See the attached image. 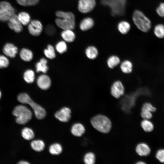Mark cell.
<instances>
[{
    "mask_svg": "<svg viewBox=\"0 0 164 164\" xmlns=\"http://www.w3.org/2000/svg\"><path fill=\"white\" fill-rule=\"evenodd\" d=\"M84 161L86 164H94L95 162V156L92 152L87 153L84 155Z\"/></svg>",
    "mask_w": 164,
    "mask_h": 164,
    "instance_id": "cell-33",
    "label": "cell"
},
{
    "mask_svg": "<svg viewBox=\"0 0 164 164\" xmlns=\"http://www.w3.org/2000/svg\"><path fill=\"white\" fill-rule=\"evenodd\" d=\"M156 12L160 17H164V2L160 4L156 9Z\"/></svg>",
    "mask_w": 164,
    "mask_h": 164,
    "instance_id": "cell-40",
    "label": "cell"
},
{
    "mask_svg": "<svg viewBox=\"0 0 164 164\" xmlns=\"http://www.w3.org/2000/svg\"><path fill=\"white\" fill-rule=\"evenodd\" d=\"M1 91H0V99L1 97Z\"/></svg>",
    "mask_w": 164,
    "mask_h": 164,
    "instance_id": "cell-44",
    "label": "cell"
},
{
    "mask_svg": "<svg viewBox=\"0 0 164 164\" xmlns=\"http://www.w3.org/2000/svg\"><path fill=\"white\" fill-rule=\"evenodd\" d=\"M136 164H145L146 163L142 161H138L136 163Z\"/></svg>",
    "mask_w": 164,
    "mask_h": 164,
    "instance_id": "cell-43",
    "label": "cell"
},
{
    "mask_svg": "<svg viewBox=\"0 0 164 164\" xmlns=\"http://www.w3.org/2000/svg\"><path fill=\"white\" fill-rule=\"evenodd\" d=\"M154 32L157 38L159 39L164 38V25L162 24L156 25L154 28Z\"/></svg>",
    "mask_w": 164,
    "mask_h": 164,
    "instance_id": "cell-28",
    "label": "cell"
},
{
    "mask_svg": "<svg viewBox=\"0 0 164 164\" xmlns=\"http://www.w3.org/2000/svg\"><path fill=\"white\" fill-rule=\"evenodd\" d=\"M50 152L53 155H59L62 151V148L61 145L57 143H56L51 145L49 148Z\"/></svg>",
    "mask_w": 164,
    "mask_h": 164,
    "instance_id": "cell-29",
    "label": "cell"
},
{
    "mask_svg": "<svg viewBox=\"0 0 164 164\" xmlns=\"http://www.w3.org/2000/svg\"><path fill=\"white\" fill-rule=\"evenodd\" d=\"M121 62V60L118 56L115 55L109 56L107 59L106 63L108 67L110 69H114Z\"/></svg>",
    "mask_w": 164,
    "mask_h": 164,
    "instance_id": "cell-17",
    "label": "cell"
},
{
    "mask_svg": "<svg viewBox=\"0 0 164 164\" xmlns=\"http://www.w3.org/2000/svg\"><path fill=\"white\" fill-rule=\"evenodd\" d=\"M20 56L22 60L26 62L30 61L33 58L32 52L26 48H23L21 50Z\"/></svg>",
    "mask_w": 164,
    "mask_h": 164,
    "instance_id": "cell-25",
    "label": "cell"
},
{
    "mask_svg": "<svg viewBox=\"0 0 164 164\" xmlns=\"http://www.w3.org/2000/svg\"><path fill=\"white\" fill-rule=\"evenodd\" d=\"M18 51L17 47L13 44L10 43L6 44L3 49L4 53L6 56L11 58L15 57Z\"/></svg>",
    "mask_w": 164,
    "mask_h": 164,
    "instance_id": "cell-15",
    "label": "cell"
},
{
    "mask_svg": "<svg viewBox=\"0 0 164 164\" xmlns=\"http://www.w3.org/2000/svg\"><path fill=\"white\" fill-rule=\"evenodd\" d=\"M15 9L8 2H0V21L7 22L10 18L15 14Z\"/></svg>",
    "mask_w": 164,
    "mask_h": 164,
    "instance_id": "cell-7",
    "label": "cell"
},
{
    "mask_svg": "<svg viewBox=\"0 0 164 164\" xmlns=\"http://www.w3.org/2000/svg\"><path fill=\"white\" fill-rule=\"evenodd\" d=\"M17 99L19 102L30 105L33 110L35 116L37 119H42L45 117L46 112L44 109L35 103L27 94L20 93L18 95Z\"/></svg>",
    "mask_w": 164,
    "mask_h": 164,
    "instance_id": "cell-3",
    "label": "cell"
},
{
    "mask_svg": "<svg viewBox=\"0 0 164 164\" xmlns=\"http://www.w3.org/2000/svg\"><path fill=\"white\" fill-rule=\"evenodd\" d=\"M7 22L9 28L16 32L20 33L23 30V26L19 20L17 15H13Z\"/></svg>",
    "mask_w": 164,
    "mask_h": 164,
    "instance_id": "cell-11",
    "label": "cell"
},
{
    "mask_svg": "<svg viewBox=\"0 0 164 164\" xmlns=\"http://www.w3.org/2000/svg\"><path fill=\"white\" fill-rule=\"evenodd\" d=\"M94 25L93 20L90 17L83 19L80 24V28L83 31H86L91 29Z\"/></svg>",
    "mask_w": 164,
    "mask_h": 164,
    "instance_id": "cell-18",
    "label": "cell"
},
{
    "mask_svg": "<svg viewBox=\"0 0 164 164\" xmlns=\"http://www.w3.org/2000/svg\"><path fill=\"white\" fill-rule=\"evenodd\" d=\"M47 61L46 59L44 58H42L36 64V71L37 72L46 73L48 69L47 65Z\"/></svg>",
    "mask_w": 164,
    "mask_h": 164,
    "instance_id": "cell-24",
    "label": "cell"
},
{
    "mask_svg": "<svg viewBox=\"0 0 164 164\" xmlns=\"http://www.w3.org/2000/svg\"><path fill=\"white\" fill-rule=\"evenodd\" d=\"M17 16L19 20L23 26L28 25L31 21L30 15L26 12H21L18 13Z\"/></svg>",
    "mask_w": 164,
    "mask_h": 164,
    "instance_id": "cell-22",
    "label": "cell"
},
{
    "mask_svg": "<svg viewBox=\"0 0 164 164\" xmlns=\"http://www.w3.org/2000/svg\"><path fill=\"white\" fill-rule=\"evenodd\" d=\"M101 2L110 8L113 16H121L125 13L126 0H101Z\"/></svg>",
    "mask_w": 164,
    "mask_h": 164,
    "instance_id": "cell-5",
    "label": "cell"
},
{
    "mask_svg": "<svg viewBox=\"0 0 164 164\" xmlns=\"http://www.w3.org/2000/svg\"><path fill=\"white\" fill-rule=\"evenodd\" d=\"M142 108L149 111L152 113L155 112L157 110L155 107L153 106L151 103L149 102L144 103Z\"/></svg>",
    "mask_w": 164,
    "mask_h": 164,
    "instance_id": "cell-39",
    "label": "cell"
},
{
    "mask_svg": "<svg viewBox=\"0 0 164 164\" xmlns=\"http://www.w3.org/2000/svg\"><path fill=\"white\" fill-rule=\"evenodd\" d=\"M55 27L52 25L47 26L45 29L46 32L49 35L53 34L55 32Z\"/></svg>",
    "mask_w": 164,
    "mask_h": 164,
    "instance_id": "cell-41",
    "label": "cell"
},
{
    "mask_svg": "<svg viewBox=\"0 0 164 164\" xmlns=\"http://www.w3.org/2000/svg\"><path fill=\"white\" fill-rule=\"evenodd\" d=\"M12 114L16 117L15 121L19 124H25L30 120L32 117L31 111L26 107L22 105L16 106Z\"/></svg>",
    "mask_w": 164,
    "mask_h": 164,
    "instance_id": "cell-6",
    "label": "cell"
},
{
    "mask_svg": "<svg viewBox=\"0 0 164 164\" xmlns=\"http://www.w3.org/2000/svg\"><path fill=\"white\" fill-rule=\"evenodd\" d=\"M37 84L41 89L46 90L48 89L51 85V80L47 75L43 74L40 75L37 80Z\"/></svg>",
    "mask_w": 164,
    "mask_h": 164,
    "instance_id": "cell-14",
    "label": "cell"
},
{
    "mask_svg": "<svg viewBox=\"0 0 164 164\" xmlns=\"http://www.w3.org/2000/svg\"><path fill=\"white\" fill-rule=\"evenodd\" d=\"M132 18L135 25L142 31L147 32L151 29V23L150 20L141 11L138 10H135Z\"/></svg>",
    "mask_w": 164,
    "mask_h": 164,
    "instance_id": "cell-4",
    "label": "cell"
},
{
    "mask_svg": "<svg viewBox=\"0 0 164 164\" xmlns=\"http://www.w3.org/2000/svg\"><path fill=\"white\" fill-rule=\"evenodd\" d=\"M40 0H16L20 5L27 6L35 5L37 4Z\"/></svg>",
    "mask_w": 164,
    "mask_h": 164,
    "instance_id": "cell-34",
    "label": "cell"
},
{
    "mask_svg": "<svg viewBox=\"0 0 164 164\" xmlns=\"http://www.w3.org/2000/svg\"><path fill=\"white\" fill-rule=\"evenodd\" d=\"M31 146L34 150L36 152H40L44 149L45 145L43 141L37 140L32 141L31 143Z\"/></svg>",
    "mask_w": 164,
    "mask_h": 164,
    "instance_id": "cell-26",
    "label": "cell"
},
{
    "mask_svg": "<svg viewBox=\"0 0 164 164\" xmlns=\"http://www.w3.org/2000/svg\"><path fill=\"white\" fill-rule=\"evenodd\" d=\"M120 68L124 73L129 74L131 73L133 70V64L132 62L128 59L123 60L121 62Z\"/></svg>",
    "mask_w": 164,
    "mask_h": 164,
    "instance_id": "cell-16",
    "label": "cell"
},
{
    "mask_svg": "<svg viewBox=\"0 0 164 164\" xmlns=\"http://www.w3.org/2000/svg\"><path fill=\"white\" fill-rule=\"evenodd\" d=\"M18 163L19 164H29V163L26 161H21L19 162Z\"/></svg>",
    "mask_w": 164,
    "mask_h": 164,
    "instance_id": "cell-42",
    "label": "cell"
},
{
    "mask_svg": "<svg viewBox=\"0 0 164 164\" xmlns=\"http://www.w3.org/2000/svg\"><path fill=\"white\" fill-rule=\"evenodd\" d=\"M55 15L57 17L55 20L57 26L64 30H73L75 27V17L74 14L70 12H65L60 11H56Z\"/></svg>",
    "mask_w": 164,
    "mask_h": 164,
    "instance_id": "cell-1",
    "label": "cell"
},
{
    "mask_svg": "<svg viewBox=\"0 0 164 164\" xmlns=\"http://www.w3.org/2000/svg\"><path fill=\"white\" fill-rule=\"evenodd\" d=\"M43 29L42 23L36 19L31 20L28 25V29L29 33L32 36H39L42 32Z\"/></svg>",
    "mask_w": 164,
    "mask_h": 164,
    "instance_id": "cell-10",
    "label": "cell"
},
{
    "mask_svg": "<svg viewBox=\"0 0 164 164\" xmlns=\"http://www.w3.org/2000/svg\"><path fill=\"white\" fill-rule=\"evenodd\" d=\"M22 135L24 138L27 140H30L34 137L33 131L31 128L27 127L23 129L22 132Z\"/></svg>",
    "mask_w": 164,
    "mask_h": 164,
    "instance_id": "cell-31",
    "label": "cell"
},
{
    "mask_svg": "<svg viewBox=\"0 0 164 164\" xmlns=\"http://www.w3.org/2000/svg\"><path fill=\"white\" fill-rule=\"evenodd\" d=\"M110 92L112 96L115 98H119L123 96L125 88L122 82L119 80L114 81L111 86Z\"/></svg>",
    "mask_w": 164,
    "mask_h": 164,
    "instance_id": "cell-8",
    "label": "cell"
},
{
    "mask_svg": "<svg viewBox=\"0 0 164 164\" xmlns=\"http://www.w3.org/2000/svg\"><path fill=\"white\" fill-rule=\"evenodd\" d=\"M85 53L87 57L89 59L95 60L99 55V51L95 46H91L87 47Z\"/></svg>",
    "mask_w": 164,
    "mask_h": 164,
    "instance_id": "cell-19",
    "label": "cell"
},
{
    "mask_svg": "<svg viewBox=\"0 0 164 164\" xmlns=\"http://www.w3.org/2000/svg\"><path fill=\"white\" fill-rule=\"evenodd\" d=\"M155 157L160 162L164 163V149H158L155 153Z\"/></svg>",
    "mask_w": 164,
    "mask_h": 164,
    "instance_id": "cell-37",
    "label": "cell"
},
{
    "mask_svg": "<svg viewBox=\"0 0 164 164\" xmlns=\"http://www.w3.org/2000/svg\"><path fill=\"white\" fill-rule=\"evenodd\" d=\"M131 28L130 24L126 21H122L118 24V28L122 34H126L129 31Z\"/></svg>",
    "mask_w": 164,
    "mask_h": 164,
    "instance_id": "cell-27",
    "label": "cell"
},
{
    "mask_svg": "<svg viewBox=\"0 0 164 164\" xmlns=\"http://www.w3.org/2000/svg\"><path fill=\"white\" fill-rule=\"evenodd\" d=\"M141 126L143 130L146 132H151L154 128L153 123L150 120L143 119L141 122Z\"/></svg>",
    "mask_w": 164,
    "mask_h": 164,
    "instance_id": "cell-23",
    "label": "cell"
},
{
    "mask_svg": "<svg viewBox=\"0 0 164 164\" xmlns=\"http://www.w3.org/2000/svg\"><path fill=\"white\" fill-rule=\"evenodd\" d=\"M72 30L71 29H64L62 32L61 36L65 41L71 43L75 40V35Z\"/></svg>",
    "mask_w": 164,
    "mask_h": 164,
    "instance_id": "cell-20",
    "label": "cell"
},
{
    "mask_svg": "<svg viewBox=\"0 0 164 164\" xmlns=\"http://www.w3.org/2000/svg\"><path fill=\"white\" fill-rule=\"evenodd\" d=\"M140 114L143 119L150 120L153 117L152 113L142 108L141 109Z\"/></svg>",
    "mask_w": 164,
    "mask_h": 164,
    "instance_id": "cell-36",
    "label": "cell"
},
{
    "mask_svg": "<svg viewBox=\"0 0 164 164\" xmlns=\"http://www.w3.org/2000/svg\"><path fill=\"white\" fill-rule=\"evenodd\" d=\"M34 72L31 70H28L25 71L23 75V78L25 81L28 83H33L35 79Z\"/></svg>",
    "mask_w": 164,
    "mask_h": 164,
    "instance_id": "cell-30",
    "label": "cell"
},
{
    "mask_svg": "<svg viewBox=\"0 0 164 164\" xmlns=\"http://www.w3.org/2000/svg\"><path fill=\"white\" fill-rule=\"evenodd\" d=\"M56 48L58 52L60 53H62L66 51L67 47L65 42L61 41L56 44Z\"/></svg>",
    "mask_w": 164,
    "mask_h": 164,
    "instance_id": "cell-35",
    "label": "cell"
},
{
    "mask_svg": "<svg viewBox=\"0 0 164 164\" xmlns=\"http://www.w3.org/2000/svg\"><path fill=\"white\" fill-rule=\"evenodd\" d=\"M71 111L67 107H64L57 111L55 114V117L62 122H67L71 118Z\"/></svg>",
    "mask_w": 164,
    "mask_h": 164,
    "instance_id": "cell-12",
    "label": "cell"
},
{
    "mask_svg": "<svg viewBox=\"0 0 164 164\" xmlns=\"http://www.w3.org/2000/svg\"><path fill=\"white\" fill-rule=\"evenodd\" d=\"M96 4L95 0H79L78 9L81 13H88L94 9Z\"/></svg>",
    "mask_w": 164,
    "mask_h": 164,
    "instance_id": "cell-9",
    "label": "cell"
},
{
    "mask_svg": "<svg viewBox=\"0 0 164 164\" xmlns=\"http://www.w3.org/2000/svg\"><path fill=\"white\" fill-rule=\"evenodd\" d=\"M136 153L141 156H147L151 152V149L147 144L142 142L138 144L136 147Z\"/></svg>",
    "mask_w": 164,
    "mask_h": 164,
    "instance_id": "cell-13",
    "label": "cell"
},
{
    "mask_svg": "<svg viewBox=\"0 0 164 164\" xmlns=\"http://www.w3.org/2000/svg\"><path fill=\"white\" fill-rule=\"evenodd\" d=\"M9 62L8 59L3 55H0V68L7 67L9 65Z\"/></svg>",
    "mask_w": 164,
    "mask_h": 164,
    "instance_id": "cell-38",
    "label": "cell"
},
{
    "mask_svg": "<svg viewBox=\"0 0 164 164\" xmlns=\"http://www.w3.org/2000/svg\"><path fill=\"white\" fill-rule=\"evenodd\" d=\"M85 132L84 126L80 123H77L74 124L72 127L71 132L74 135L80 137Z\"/></svg>",
    "mask_w": 164,
    "mask_h": 164,
    "instance_id": "cell-21",
    "label": "cell"
},
{
    "mask_svg": "<svg viewBox=\"0 0 164 164\" xmlns=\"http://www.w3.org/2000/svg\"><path fill=\"white\" fill-rule=\"evenodd\" d=\"M93 127L100 132L107 133L111 130L112 124L111 120L107 116L101 114L96 115L91 119Z\"/></svg>",
    "mask_w": 164,
    "mask_h": 164,
    "instance_id": "cell-2",
    "label": "cell"
},
{
    "mask_svg": "<svg viewBox=\"0 0 164 164\" xmlns=\"http://www.w3.org/2000/svg\"><path fill=\"white\" fill-rule=\"evenodd\" d=\"M44 53L45 56L50 59H53L56 56L54 48L52 46L49 45L47 48L44 50Z\"/></svg>",
    "mask_w": 164,
    "mask_h": 164,
    "instance_id": "cell-32",
    "label": "cell"
}]
</instances>
